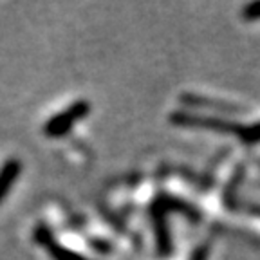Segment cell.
Returning a JSON list of instances; mask_svg holds the SVG:
<instances>
[{
    "mask_svg": "<svg viewBox=\"0 0 260 260\" xmlns=\"http://www.w3.org/2000/svg\"><path fill=\"white\" fill-rule=\"evenodd\" d=\"M87 112H89V103H85V102L74 103V105L69 107L65 112L54 116L53 119H49V121L45 123L44 132L49 136V138H58V136H63L65 132H69L71 126H73L78 119L83 118Z\"/></svg>",
    "mask_w": 260,
    "mask_h": 260,
    "instance_id": "obj_1",
    "label": "cell"
},
{
    "mask_svg": "<svg viewBox=\"0 0 260 260\" xmlns=\"http://www.w3.org/2000/svg\"><path fill=\"white\" fill-rule=\"evenodd\" d=\"M37 239H38V242L44 244L45 248L49 249V253H51V256H53L54 260H85L83 256H80V255H76V253L69 251V249L58 246V244L53 240V237H51L47 228H38Z\"/></svg>",
    "mask_w": 260,
    "mask_h": 260,
    "instance_id": "obj_2",
    "label": "cell"
},
{
    "mask_svg": "<svg viewBox=\"0 0 260 260\" xmlns=\"http://www.w3.org/2000/svg\"><path fill=\"white\" fill-rule=\"evenodd\" d=\"M18 174H20V162L16 159H9L2 167V170H0V201L8 195L9 186L13 184V181H16Z\"/></svg>",
    "mask_w": 260,
    "mask_h": 260,
    "instance_id": "obj_3",
    "label": "cell"
}]
</instances>
